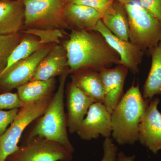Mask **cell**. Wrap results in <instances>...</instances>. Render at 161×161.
<instances>
[{"label":"cell","instance_id":"obj_1","mask_svg":"<svg viewBox=\"0 0 161 161\" xmlns=\"http://www.w3.org/2000/svg\"><path fill=\"white\" fill-rule=\"evenodd\" d=\"M62 43L66 52L70 74L81 69L99 72L113 64H122L117 52L95 31H71Z\"/></svg>","mask_w":161,"mask_h":161},{"label":"cell","instance_id":"obj_2","mask_svg":"<svg viewBox=\"0 0 161 161\" xmlns=\"http://www.w3.org/2000/svg\"><path fill=\"white\" fill-rule=\"evenodd\" d=\"M150 101L143 97L138 85H132L111 114L112 139L118 145L138 141L139 126Z\"/></svg>","mask_w":161,"mask_h":161},{"label":"cell","instance_id":"obj_3","mask_svg":"<svg viewBox=\"0 0 161 161\" xmlns=\"http://www.w3.org/2000/svg\"><path fill=\"white\" fill-rule=\"evenodd\" d=\"M67 70L60 76L58 91L53 95L46 111L37 122L27 139L41 137L61 144L69 152L75 151L68 135L67 117L64 108V93Z\"/></svg>","mask_w":161,"mask_h":161},{"label":"cell","instance_id":"obj_4","mask_svg":"<svg viewBox=\"0 0 161 161\" xmlns=\"http://www.w3.org/2000/svg\"><path fill=\"white\" fill-rule=\"evenodd\" d=\"M129 22L130 41L144 52H150L161 42V23L134 0L125 5Z\"/></svg>","mask_w":161,"mask_h":161},{"label":"cell","instance_id":"obj_5","mask_svg":"<svg viewBox=\"0 0 161 161\" xmlns=\"http://www.w3.org/2000/svg\"><path fill=\"white\" fill-rule=\"evenodd\" d=\"M23 2L25 22L23 29L69 30L64 15L67 0H23Z\"/></svg>","mask_w":161,"mask_h":161},{"label":"cell","instance_id":"obj_6","mask_svg":"<svg viewBox=\"0 0 161 161\" xmlns=\"http://www.w3.org/2000/svg\"><path fill=\"white\" fill-rule=\"evenodd\" d=\"M51 98L24 105L20 108L10 127L0 136V161H6L19 149L18 144L24 130L43 115Z\"/></svg>","mask_w":161,"mask_h":161},{"label":"cell","instance_id":"obj_7","mask_svg":"<svg viewBox=\"0 0 161 161\" xmlns=\"http://www.w3.org/2000/svg\"><path fill=\"white\" fill-rule=\"evenodd\" d=\"M72 153L58 142L35 137L27 139L6 161H71Z\"/></svg>","mask_w":161,"mask_h":161},{"label":"cell","instance_id":"obj_8","mask_svg":"<svg viewBox=\"0 0 161 161\" xmlns=\"http://www.w3.org/2000/svg\"><path fill=\"white\" fill-rule=\"evenodd\" d=\"M53 44L47 45L28 58L15 64L0 76V92H9L31 81L40 61Z\"/></svg>","mask_w":161,"mask_h":161},{"label":"cell","instance_id":"obj_9","mask_svg":"<svg viewBox=\"0 0 161 161\" xmlns=\"http://www.w3.org/2000/svg\"><path fill=\"white\" fill-rule=\"evenodd\" d=\"M83 140L90 141L101 136L110 138L112 134L111 114L103 103H94L90 106L86 116L77 131Z\"/></svg>","mask_w":161,"mask_h":161},{"label":"cell","instance_id":"obj_10","mask_svg":"<svg viewBox=\"0 0 161 161\" xmlns=\"http://www.w3.org/2000/svg\"><path fill=\"white\" fill-rule=\"evenodd\" d=\"M158 98L150 101L139 126L138 141L154 154L161 150V113Z\"/></svg>","mask_w":161,"mask_h":161},{"label":"cell","instance_id":"obj_11","mask_svg":"<svg viewBox=\"0 0 161 161\" xmlns=\"http://www.w3.org/2000/svg\"><path fill=\"white\" fill-rule=\"evenodd\" d=\"M92 31L102 35L109 44L120 57L121 64L128 68L133 74L139 72V66L142 63L144 52L130 41L119 39L111 32L105 26L101 20Z\"/></svg>","mask_w":161,"mask_h":161},{"label":"cell","instance_id":"obj_12","mask_svg":"<svg viewBox=\"0 0 161 161\" xmlns=\"http://www.w3.org/2000/svg\"><path fill=\"white\" fill-rule=\"evenodd\" d=\"M129 70L123 64H119L99 72L105 90L103 104L111 114L123 96L124 83Z\"/></svg>","mask_w":161,"mask_h":161},{"label":"cell","instance_id":"obj_13","mask_svg":"<svg viewBox=\"0 0 161 161\" xmlns=\"http://www.w3.org/2000/svg\"><path fill=\"white\" fill-rule=\"evenodd\" d=\"M67 126L70 133L77 132L90 106L95 101L84 94L72 82L67 86Z\"/></svg>","mask_w":161,"mask_h":161},{"label":"cell","instance_id":"obj_14","mask_svg":"<svg viewBox=\"0 0 161 161\" xmlns=\"http://www.w3.org/2000/svg\"><path fill=\"white\" fill-rule=\"evenodd\" d=\"M67 70L69 69L65 48L62 44H54L40 61L31 80H48Z\"/></svg>","mask_w":161,"mask_h":161},{"label":"cell","instance_id":"obj_15","mask_svg":"<svg viewBox=\"0 0 161 161\" xmlns=\"http://www.w3.org/2000/svg\"><path fill=\"white\" fill-rule=\"evenodd\" d=\"M64 15L69 30L91 31L102 19L103 15L90 7L67 2Z\"/></svg>","mask_w":161,"mask_h":161},{"label":"cell","instance_id":"obj_16","mask_svg":"<svg viewBox=\"0 0 161 161\" xmlns=\"http://www.w3.org/2000/svg\"><path fill=\"white\" fill-rule=\"evenodd\" d=\"M24 22L23 0H0V35L20 32Z\"/></svg>","mask_w":161,"mask_h":161},{"label":"cell","instance_id":"obj_17","mask_svg":"<svg viewBox=\"0 0 161 161\" xmlns=\"http://www.w3.org/2000/svg\"><path fill=\"white\" fill-rule=\"evenodd\" d=\"M71 78L72 83L95 103L103 104L105 90L99 72L81 69L72 74Z\"/></svg>","mask_w":161,"mask_h":161},{"label":"cell","instance_id":"obj_18","mask_svg":"<svg viewBox=\"0 0 161 161\" xmlns=\"http://www.w3.org/2000/svg\"><path fill=\"white\" fill-rule=\"evenodd\" d=\"M105 26L121 40L130 41L129 22L125 5L114 0L102 18Z\"/></svg>","mask_w":161,"mask_h":161},{"label":"cell","instance_id":"obj_19","mask_svg":"<svg viewBox=\"0 0 161 161\" xmlns=\"http://www.w3.org/2000/svg\"><path fill=\"white\" fill-rule=\"evenodd\" d=\"M56 83L55 78L31 80L18 87L17 93L23 105L46 100L53 97Z\"/></svg>","mask_w":161,"mask_h":161},{"label":"cell","instance_id":"obj_20","mask_svg":"<svg viewBox=\"0 0 161 161\" xmlns=\"http://www.w3.org/2000/svg\"><path fill=\"white\" fill-rule=\"evenodd\" d=\"M151 67L143 88L142 96L150 99L156 95L161 96V42L150 52Z\"/></svg>","mask_w":161,"mask_h":161},{"label":"cell","instance_id":"obj_21","mask_svg":"<svg viewBox=\"0 0 161 161\" xmlns=\"http://www.w3.org/2000/svg\"><path fill=\"white\" fill-rule=\"evenodd\" d=\"M36 37L31 35L24 34L20 43L11 53L7 61V64L0 76L12 67L15 64L28 58L35 52L45 47Z\"/></svg>","mask_w":161,"mask_h":161},{"label":"cell","instance_id":"obj_22","mask_svg":"<svg viewBox=\"0 0 161 161\" xmlns=\"http://www.w3.org/2000/svg\"><path fill=\"white\" fill-rule=\"evenodd\" d=\"M21 33L0 35V73L5 68L11 53L24 37V34Z\"/></svg>","mask_w":161,"mask_h":161},{"label":"cell","instance_id":"obj_23","mask_svg":"<svg viewBox=\"0 0 161 161\" xmlns=\"http://www.w3.org/2000/svg\"><path fill=\"white\" fill-rule=\"evenodd\" d=\"M20 32L31 35L37 38L44 45L51 44H60V39L68 35L65 31L59 29L46 30L27 28L22 30Z\"/></svg>","mask_w":161,"mask_h":161},{"label":"cell","instance_id":"obj_24","mask_svg":"<svg viewBox=\"0 0 161 161\" xmlns=\"http://www.w3.org/2000/svg\"><path fill=\"white\" fill-rule=\"evenodd\" d=\"M114 0H67L68 3L86 6L95 9L103 15Z\"/></svg>","mask_w":161,"mask_h":161},{"label":"cell","instance_id":"obj_25","mask_svg":"<svg viewBox=\"0 0 161 161\" xmlns=\"http://www.w3.org/2000/svg\"><path fill=\"white\" fill-rule=\"evenodd\" d=\"M23 106L17 93L9 92L0 94V110L20 108Z\"/></svg>","mask_w":161,"mask_h":161},{"label":"cell","instance_id":"obj_26","mask_svg":"<svg viewBox=\"0 0 161 161\" xmlns=\"http://www.w3.org/2000/svg\"><path fill=\"white\" fill-rule=\"evenodd\" d=\"M19 109H13L8 111L0 110V136L6 132L8 126L12 123Z\"/></svg>","mask_w":161,"mask_h":161},{"label":"cell","instance_id":"obj_27","mask_svg":"<svg viewBox=\"0 0 161 161\" xmlns=\"http://www.w3.org/2000/svg\"><path fill=\"white\" fill-rule=\"evenodd\" d=\"M103 155L101 161H115L118 148L114 143L113 139L105 138L103 143Z\"/></svg>","mask_w":161,"mask_h":161},{"label":"cell","instance_id":"obj_28","mask_svg":"<svg viewBox=\"0 0 161 161\" xmlns=\"http://www.w3.org/2000/svg\"><path fill=\"white\" fill-rule=\"evenodd\" d=\"M141 5L161 23V0H139Z\"/></svg>","mask_w":161,"mask_h":161},{"label":"cell","instance_id":"obj_29","mask_svg":"<svg viewBox=\"0 0 161 161\" xmlns=\"http://www.w3.org/2000/svg\"><path fill=\"white\" fill-rule=\"evenodd\" d=\"M136 156L133 155L131 156H127L122 151L117 153L115 161H134Z\"/></svg>","mask_w":161,"mask_h":161},{"label":"cell","instance_id":"obj_30","mask_svg":"<svg viewBox=\"0 0 161 161\" xmlns=\"http://www.w3.org/2000/svg\"><path fill=\"white\" fill-rule=\"evenodd\" d=\"M119 3H121L122 4H124V5H126V4H129L134 0H117Z\"/></svg>","mask_w":161,"mask_h":161}]
</instances>
